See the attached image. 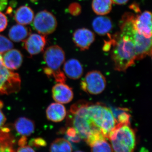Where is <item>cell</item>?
Segmentation results:
<instances>
[{"instance_id": "25", "label": "cell", "mask_w": 152, "mask_h": 152, "mask_svg": "<svg viewBox=\"0 0 152 152\" xmlns=\"http://www.w3.org/2000/svg\"><path fill=\"white\" fill-rule=\"evenodd\" d=\"M13 44L8 38L0 35V54L5 53L6 52L12 49Z\"/></svg>"}, {"instance_id": "3", "label": "cell", "mask_w": 152, "mask_h": 152, "mask_svg": "<svg viewBox=\"0 0 152 152\" xmlns=\"http://www.w3.org/2000/svg\"><path fill=\"white\" fill-rule=\"evenodd\" d=\"M134 15L125 13L120 21V31L130 36L135 47L137 60H141L152 54V38H147L139 34L134 24Z\"/></svg>"}, {"instance_id": "30", "label": "cell", "mask_w": 152, "mask_h": 152, "mask_svg": "<svg viewBox=\"0 0 152 152\" xmlns=\"http://www.w3.org/2000/svg\"><path fill=\"white\" fill-rule=\"evenodd\" d=\"M17 152H36L31 147L29 146L24 145L20 146Z\"/></svg>"}, {"instance_id": "1", "label": "cell", "mask_w": 152, "mask_h": 152, "mask_svg": "<svg viewBox=\"0 0 152 152\" xmlns=\"http://www.w3.org/2000/svg\"><path fill=\"white\" fill-rule=\"evenodd\" d=\"M111 39V58L114 69L118 72H125L134 64L137 60L134 42L130 36L121 31Z\"/></svg>"}, {"instance_id": "27", "label": "cell", "mask_w": 152, "mask_h": 152, "mask_svg": "<svg viewBox=\"0 0 152 152\" xmlns=\"http://www.w3.org/2000/svg\"><path fill=\"white\" fill-rule=\"evenodd\" d=\"M66 134L68 137L69 139L71 141L75 142H80V138L78 135L75 129L72 127L68 128L66 132Z\"/></svg>"}, {"instance_id": "6", "label": "cell", "mask_w": 152, "mask_h": 152, "mask_svg": "<svg viewBox=\"0 0 152 152\" xmlns=\"http://www.w3.org/2000/svg\"><path fill=\"white\" fill-rule=\"evenodd\" d=\"M21 79L18 73L6 68L0 54V94L9 95L20 91Z\"/></svg>"}, {"instance_id": "21", "label": "cell", "mask_w": 152, "mask_h": 152, "mask_svg": "<svg viewBox=\"0 0 152 152\" xmlns=\"http://www.w3.org/2000/svg\"><path fill=\"white\" fill-rule=\"evenodd\" d=\"M9 133L0 129V152H15V139Z\"/></svg>"}, {"instance_id": "17", "label": "cell", "mask_w": 152, "mask_h": 152, "mask_svg": "<svg viewBox=\"0 0 152 152\" xmlns=\"http://www.w3.org/2000/svg\"><path fill=\"white\" fill-rule=\"evenodd\" d=\"M14 128L20 135L25 137L29 136L34 132L35 124L32 120L20 117L17 119L14 123Z\"/></svg>"}, {"instance_id": "13", "label": "cell", "mask_w": 152, "mask_h": 152, "mask_svg": "<svg viewBox=\"0 0 152 152\" xmlns=\"http://www.w3.org/2000/svg\"><path fill=\"white\" fill-rule=\"evenodd\" d=\"M2 59L6 68L10 70H17L22 65L23 56L18 50L12 49L5 53Z\"/></svg>"}, {"instance_id": "2", "label": "cell", "mask_w": 152, "mask_h": 152, "mask_svg": "<svg viewBox=\"0 0 152 152\" xmlns=\"http://www.w3.org/2000/svg\"><path fill=\"white\" fill-rule=\"evenodd\" d=\"M86 111L94 126L100 130L106 138L117 125L113 111L102 104L87 102Z\"/></svg>"}, {"instance_id": "34", "label": "cell", "mask_w": 152, "mask_h": 152, "mask_svg": "<svg viewBox=\"0 0 152 152\" xmlns=\"http://www.w3.org/2000/svg\"><path fill=\"white\" fill-rule=\"evenodd\" d=\"M113 3L118 5H124L127 3L129 0H112Z\"/></svg>"}, {"instance_id": "16", "label": "cell", "mask_w": 152, "mask_h": 152, "mask_svg": "<svg viewBox=\"0 0 152 152\" xmlns=\"http://www.w3.org/2000/svg\"><path fill=\"white\" fill-rule=\"evenodd\" d=\"M93 29L101 36L107 34L113 28V23L109 17L99 16L95 18L92 24Z\"/></svg>"}, {"instance_id": "22", "label": "cell", "mask_w": 152, "mask_h": 152, "mask_svg": "<svg viewBox=\"0 0 152 152\" xmlns=\"http://www.w3.org/2000/svg\"><path fill=\"white\" fill-rule=\"evenodd\" d=\"M72 147L69 140L64 138H58L51 144L50 152H72Z\"/></svg>"}, {"instance_id": "33", "label": "cell", "mask_w": 152, "mask_h": 152, "mask_svg": "<svg viewBox=\"0 0 152 152\" xmlns=\"http://www.w3.org/2000/svg\"><path fill=\"white\" fill-rule=\"evenodd\" d=\"M27 139L26 137L23 136L21 139L19 140L18 144L20 146L26 145V144H27Z\"/></svg>"}, {"instance_id": "15", "label": "cell", "mask_w": 152, "mask_h": 152, "mask_svg": "<svg viewBox=\"0 0 152 152\" xmlns=\"http://www.w3.org/2000/svg\"><path fill=\"white\" fill-rule=\"evenodd\" d=\"M47 118L53 122H60L66 116L65 107L61 104L53 103L50 104L46 110Z\"/></svg>"}, {"instance_id": "32", "label": "cell", "mask_w": 152, "mask_h": 152, "mask_svg": "<svg viewBox=\"0 0 152 152\" xmlns=\"http://www.w3.org/2000/svg\"><path fill=\"white\" fill-rule=\"evenodd\" d=\"M8 4V0H0V12L4 10Z\"/></svg>"}, {"instance_id": "12", "label": "cell", "mask_w": 152, "mask_h": 152, "mask_svg": "<svg viewBox=\"0 0 152 152\" xmlns=\"http://www.w3.org/2000/svg\"><path fill=\"white\" fill-rule=\"evenodd\" d=\"M52 96L54 101L60 104L70 102L74 98L72 88L65 83H58L52 88Z\"/></svg>"}, {"instance_id": "28", "label": "cell", "mask_w": 152, "mask_h": 152, "mask_svg": "<svg viewBox=\"0 0 152 152\" xmlns=\"http://www.w3.org/2000/svg\"><path fill=\"white\" fill-rule=\"evenodd\" d=\"M30 145L37 147H45L47 145V142L44 139L40 137L32 139L30 142Z\"/></svg>"}, {"instance_id": "14", "label": "cell", "mask_w": 152, "mask_h": 152, "mask_svg": "<svg viewBox=\"0 0 152 152\" xmlns=\"http://www.w3.org/2000/svg\"><path fill=\"white\" fill-rule=\"evenodd\" d=\"M64 72L69 78L77 80L80 78L83 72V66L78 60L76 59H70L64 63Z\"/></svg>"}, {"instance_id": "9", "label": "cell", "mask_w": 152, "mask_h": 152, "mask_svg": "<svg viewBox=\"0 0 152 152\" xmlns=\"http://www.w3.org/2000/svg\"><path fill=\"white\" fill-rule=\"evenodd\" d=\"M134 24L139 34L146 38H152V14L149 11L135 16Z\"/></svg>"}, {"instance_id": "31", "label": "cell", "mask_w": 152, "mask_h": 152, "mask_svg": "<svg viewBox=\"0 0 152 152\" xmlns=\"http://www.w3.org/2000/svg\"><path fill=\"white\" fill-rule=\"evenodd\" d=\"M7 120L5 116L4 115L1 110H0V129H1L2 127L5 123Z\"/></svg>"}, {"instance_id": "8", "label": "cell", "mask_w": 152, "mask_h": 152, "mask_svg": "<svg viewBox=\"0 0 152 152\" xmlns=\"http://www.w3.org/2000/svg\"><path fill=\"white\" fill-rule=\"evenodd\" d=\"M57 26L56 17L51 13L46 10L39 12L36 15L32 23L33 28L44 36L53 33Z\"/></svg>"}, {"instance_id": "20", "label": "cell", "mask_w": 152, "mask_h": 152, "mask_svg": "<svg viewBox=\"0 0 152 152\" xmlns=\"http://www.w3.org/2000/svg\"><path fill=\"white\" fill-rule=\"evenodd\" d=\"M113 4L112 0H93L92 8L98 15H105L111 11Z\"/></svg>"}, {"instance_id": "4", "label": "cell", "mask_w": 152, "mask_h": 152, "mask_svg": "<svg viewBox=\"0 0 152 152\" xmlns=\"http://www.w3.org/2000/svg\"><path fill=\"white\" fill-rule=\"evenodd\" d=\"M44 59L46 65L44 68V73L49 77H53L57 83H65L66 77L61 69L65 60V54L61 48L53 45L45 51Z\"/></svg>"}, {"instance_id": "10", "label": "cell", "mask_w": 152, "mask_h": 152, "mask_svg": "<svg viewBox=\"0 0 152 152\" xmlns=\"http://www.w3.org/2000/svg\"><path fill=\"white\" fill-rule=\"evenodd\" d=\"M23 42L24 48L31 56L38 54L43 51L46 45L45 36L36 34L29 35Z\"/></svg>"}, {"instance_id": "7", "label": "cell", "mask_w": 152, "mask_h": 152, "mask_svg": "<svg viewBox=\"0 0 152 152\" xmlns=\"http://www.w3.org/2000/svg\"><path fill=\"white\" fill-rule=\"evenodd\" d=\"M107 81L104 76L99 71L89 72L81 82L82 90L91 95H98L105 89Z\"/></svg>"}, {"instance_id": "35", "label": "cell", "mask_w": 152, "mask_h": 152, "mask_svg": "<svg viewBox=\"0 0 152 152\" xmlns=\"http://www.w3.org/2000/svg\"><path fill=\"white\" fill-rule=\"evenodd\" d=\"M140 152H149V151H148V150L146 149L145 148H142L141 149Z\"/></svg>"}, {"instance_id": "5", "label": "cell", "mask_w": 152, "mask_h": 152, "mask_svg": "<svg viewBox=\"0 0 152 152\" xmlns=\"http://www.w3.org/2000/svg\"><path fill=\"white\" fill-rule=\"evenodd\" d=\"M113 152H134L136 145L135 132L129 125L116 126L108 138Z\"/></svg>"}, {"instance_id": "19", "label": "cell", "mask_w": 152, "mask_h": 152, "mask_svg": "<svg viewBox=\"0 0 152 152\" xmlns=\"http://www.w3.org/2000/svg\"><path fill=\"white\" fill-rule=\"evenodd\" d=\"M30 30L24 25L17 24L10 29L9 37L11 40L16 42L24 41L29 36Z\"/></svg>"}, {"instance_id": "26", "label": "cell", "mask_w": 152, "mask_h": 152, "mask_svg": "<svg viewBox=\"0 0 152 152\" xmlns=\"http://www.w3.org/2000/svg\"><path fill=\"white\" fill-rule=\"evenodd\" d=\"M68 10L71 15L77 16L81 13V6L79 3H72L69 6Z\"/></svg>"}, {"instance_id": "36", "label": "cell", "mask_w": 152, "mask_h": 152, "mask_svg": "<svg viewBox=\"0 0 152 152\" xmlns=\"http://www.w3.org/2000/svg\"><path fill=\"white\" fill-rule=\"evenodd\" d=\"M4 106V103L2 101H0V109H1Z\"/></svg>"}, {"instance_id": "11", "label": "cell", "mask_w": 152, "mask_h": 152, "mask_svg": "<svg viewBox=\"0 0 152 152\" xmlns=\"http://www.w3.org/2000/svg\"><path fill=\"white\" fill-rule=\"evenodd\" d=\"M95 39L94 33L86 28L78 29L73 35V40L75 45L81 50L88 49Z\"/></svg>"}, {"instance_id": "23", "label": "cell", "mask_w": 152, "mask_h": 152, "mask_svg": "<svg viewBox=\"0 0 152 152\" xmlns=\"http://www.w3.org/2000/svg\"><path fill=\"white\" fill-rule=\"evenodd\" d=\"M118 110L120 112L117 111V114L114 115L117 122L116 126L130 125V115L126 110V109Z\"/></svg>"}, {"instance_id": "37", "label": "cell", "mask_w": 152, "mask_h": 152, "mask_svg": "<svg viewBox=\"0 0 152 152\" xmlns=\"http://www.w3.org/2000/svg\"><path fill=\"white\" fill-rule=\"evenodd\" d=\"M75 152H84L82 151H75Z\"/></svg>"}, {"instance_id": "29", "label": "cell", "mask_w": 152, "mask_h": 152, "mask_svg": "<svg viewBox=\"0 0 152 152\" xmlns=\"http://www.w3.org/2000/svg\"><path fill=\"white\" fill-rule=\"evenodd\" d=\"M7 25V18L4 14L0 12V32L5 29Z\"/></svg>"}, {"instance_id": "18", "label": "cell", "mask_w": 152, "mask_h": 152, "mask_svg": "<svg viewBox=\"0 0 152 152\" xmlns=\"http://www.w3.org/2000/svg\"><path fill=\"white\" fill-rule=\"evenodd\" d=\"M34 15V12L31 8L28 6H23L16 11L14 19L19 24L28 25L32 22Z\"/></svg>"}, {"instance_id": "24", "label": "cell", "mask_w": 152, "mask_h": 152, "mask_svg": "<svg viewBox=\"0 0 152 152\" xmlns=\"http://www.w3.org/2000/svg\"><path fill=\"white\" fill-rule=\"evenodd\" d=\"M91 148V152H113L111 146L106 141V139L95 143Z\"/></svg>"}]
</instances>
